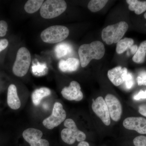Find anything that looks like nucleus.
Wrapping results in <instances>:
<instances>
[{"label":"nucleus","instance_id":"obj_1","mask_svg":"<svg viewBox=\"0 0 146 146\" xmlns=\"http://www.w3.org/2000/svg\"><path fill=\"white\" fill-rule=\"evenodd\" d=\"M105 52L104 45L100 41H94L89 44L81 45L78 49V54L82 67H86L93 59H101Z\"/></svg>","mask_w":146,"mask_h":146},{"label":"nucleus","instance_id":"obj_2","mask_svg":"<svg viewBox=\"0 0 146 146\" xmlns=\"http://www.w3.org/2000/svg\"><path fill=\"white\" fill-rule=\"evenodd\" d=\"M128 28V25L125 21L108 26L102 31V39L108 45L117 43L127 31Z\"/></svg>","mask_w":146,"mask_h":146},{"label":"nucleus","instance_id":"obj_3","mask_svg":"<svg viewBox=\"0 0 146 146\" xmlns=\"http://www.w3.org/2000/svg\"><path fill=\"white\" fill-rule=\"evenodd\" d=\"M64 125L66 128L61 132V139L63 142L71 145L74 143L76 141L79 143L85 141L86 134L78 129L74 120L66 119L64 121Z\"/></svg>","mask_w":146,"mask_h":146},{"label":"nucleus","instance_id":"obj_4","mask_svg":"<svg viewBox=\"0 0 146 146\" xmlns=\"http://www.w3.org/2000/svg\"><path fill=\"white\" fill-rule=\"evenodd\" d=\"M67 5L63 0H47L40 8V14L42 18L52 19L60 16L66 10Z\"/></svg>","mask_w":146,"mask_h":146},{"label":"nucleus","instance_id":"obj_5","mask_svg":"<svg viewBox=\"0 0 146 146\" xmlns=\"http://www.w3.org/2000/svg\"><path fill=\"white\" fill-rule=\"evenodd\" d=\"M70 31L67 27L54 25L49 27L42 32L41 37L42 41L48 44H56L65 40L69 35Z\"/></svg>","mask_w":146,"mask_h":146},{"label":"nucleus","instance_id":"obj_6","mask_svg":"<svg viewBox=\"0 0 146 146\" xmlns=\"http://www.w3.org/2000/svg\"><path fill=\"white\" fill-rule=\"evenodd\" d=\"M31 60V55L29 50L25 47L20 48L17 52L13 65V74L18 77L25 75L28 71Z\"/></svg>","mask_w":146,"mask_h":146},{"label":"nucleus","instance_id":"obj_7","mask_svg":"<svg viewBox=\"0 0 146 146\" xmlns=\"http://www.w3.org/2000/svg\"><path fill=\"white\" fill-rule=\"evenodd\" d=\"M67 114L63 105L59 102H56L54 106L52 113L43 121L44 126L48 129H52L60 125L65 121Z\"/></svg>","mask_w":146,"mask_h":146},{"label":"nucleus","instance_id":"obj_8","mask_svg":"<svg viewBox=\"0 0 146 146\" xmlns=\"http://www.w3.org/2000/svg\"><path fill=\"white\" fill-rule=\"evenodd\" d=\"M92 109L95 114L101 120L105 125L109 126L111 123L110 115L107 105L104 98L98 97L92 104Z\"/></svg>","mask_w":146,"mask_h":146},{"label":"nucleus","instance_id":"obj_9","mask_svg":"<svg viewBox=\"0 0 146 146\" xmlns=\"http://www.w3.org/2000/svg\"><path fill=\"white\" fill-rule=\"evenodd\" d=\"M109 110L110 118L115 122H118L121 117L122 106L119 100L112 94H108L104 99Z\"/></svg>","mask_w":146,"mask_h":146},{"label":"nucleus","instance_id":"obj_10","mask_svg":"<svg viewBox=\"0 0 146 146\" xmlns=\"http://www.w3.org/2000/svg\"><path fill=\"white\" fill-rule=\"evenodd\" d=\"M42 136L41 130L33 128L27 129L23 133L24 139L31 146H50L48 141L42 139Z\"/></svg>","mask_w":146,"mask_h":146},{"label":"nucleus","instance_id":"obj_11","mask_svg":"<svg viewBox=\"0 0 146 146\" xmlns=\"http://www.w3.org/2000/svg\"><path fill=\"white\" fill-rule=\"evenodd\" d=\"M124 127L141 134H146V119L143 117H128L123 122Z\"/></svg>","mask_w":146,"mask_h":146},{"label":"nucleus","instance_id":"obj_12","mask_svg":"<svg viewBox=\"0 0 146 146\" xmlns=\"http://www.w3.org/2000/svg\"><path fill=\"white\" fill-rule=\"evenodd\" d=\"M61 94L64 98L69 101H80L83 98L80 85L76 81L71 82L69 86L64 87Z\"/></svg>","mask_w":146,"mask_h":146},{"label":"nucleus","instance_id":"obj_13","mask_svg":"<svg viewBox=\"0 0 146 146\" xmlns=\"http://www.w3.org/2000/svg\"><path fill=\"white\" fill-rule=\"evenodd\" d=\"M127 73V68L117 66L108 70L107 76L109 80L114 85L119 86L124 82Z\"/></svg>","mask_w":146,"mask_h":146},{"label":"nucleus","instance_id":"obj_14","mask_svg":"<svg viewBox=\"0 0 146 146\" xmlns=\"http://www.w3.org/2000/svg\"><path fill=\"white\" fill-rule=\"evenodd\" d=\"M7 102L9 106L12 109L17 110L21 107V101L17 94V88L14 84H11L9 86Z\"/></svg>","mask_w":146,"mask_h":146},{"label":"nucleus","instance_id":"obj_15","mask_svg":"<svg viewBox=\"0 0 146 146\" xmlns=\"http://www.w3.org/2000/svg\"><path fill=\"white\" fill-rule=\"evenodd\" d=\"M80 61L75 58H70L66 60H62L58 63V68L63 72H71L78 69Z\"/></svg>","mask_w":146,"mask_h":146},{"label":"nucleus","instance_id":"obj_16","mask_svg":"<svg viewBox=\"0 0 146 146\" xmlns=\"http://www.w3.org/2000/svg\"><path fill=\"white\" fill-rule=\"evenodd\" d=\"M51 91L46 87H42L35 90L32 94V99L33 103L36 106L39 105L41 100L44 97L50 96Z\"/></svg>","mask_w":146,"mask_h":146},{"label":"nucleus","instance_id":"obj_17","mask_svg":"<svg viewBox=\"0 0 146 146\" xmlns=\"http://www.w3.org/2000/svg\"><path fill=\"white\" fill-rule=\"evenodd\" d=\"M129 9L134 11L137 15H140L146 11V1H141L138 0H127Z\"/></svg>","mask_w":146,"mask_h":146},{"label":"nucleus","instance_id":"obj_18","mask_svg":"<svg viewBox=\"0 0 146 146\" xmlns=\"http://www.w3.org/2000/svg\"><path fill=\"white\" fill-rule=\"evenodd\" d=\"M72 50V48L70 45L66 43H61L56 46L54 52L56 56L58 58L71 53Z\"/></svg>","mask_w":146,"mask_h":146},{"label":"nucleus","instance_id":"obj_19","mask_svg":"<svg viewBox=\"0 0 146 146\" xmlns=\"http://www.w3.org/2000/svg\"><path fill=\"white\" fill-rule=\"evenodd\" d=\"M146 55V40L140 44L137 52L132 58V60L135 63H143L145 60Z\"/></svg>","mask_w":146,"mask_h":146},{"label":"nucleus","instance_id":"obj_20","mask_svg":"<svg viewBox=\"0 0 146 146\" xmlns=\"http://www.w3.org/2000/svg\"><path fill=\"white\" fill-rule=\"evenodd\" d=\"M43 0H29L25 5V10L29 13H33L41 8L44 3Z\"/></svg>","mask_w":146,"mask_h":146},{"label":"nucleus","instance_id":"obj_21","mask_svg":"<svg viewBox=\"0 0 146 146\" xmlns=\"http://www.w3.org/2000/svg\"><path fill=\"white\" fill-rule=\"evenodd\" d=\"M134 41L133 39L129 38H125L121 39L117 43L116 47V52L119 54H121L125 52L128 48H130L133 46Z\"/></svg>","mask_w":146,"mask_h":146},{"label":"nucleus","instance_id":"obj_22","mask_svg":"<svg viewBox=\"0 0 146 146\" xmlns=\"http://www.w3.org/2000/svg\"><path fill=\"white\" fill-rule=\"evenodd\" d=\"M108 1L107 0H92L88 3V9L93 12L99 11L105 6Z\"/></svg>","mask_w":146,"mask_h":146},{"label":"nucleus","instance_id":"obj_23","mask_svg":"<svg viewBox=\"0 0 146 146\" xmlns=\"http://www.w3.org/2000/svg\"><path fill=\"white\" fill-rule=\"evenodd\" d=\"M133 143L135 146H146V136H137L133 139Z\"/></svg>","mask_w":146,"mask_h":146},{"label":"nucleus","instance_id":"obj_24","mask_svg":"<svg viewBox=\"0 0 146 146\" xmlns=\"http://www.w3.org/2000/svg\"><path fill=\"white\" fill-rule=\"evenodd\" d=\"M125 85L126 88L127 89H130L133 87L134 84V80L133 76L130 73H128L125 80Z\"/></svg>","mask_w":146,"mask_h":146},{"label":"nucleus","instance_id":"obj_25","mask_svg":"<svg viewBox=\"0 0 146 146\" xmlns=\"http://www.w3.org/2000/svg\"><path fill=\"white\" fill-rule=\"evenodd\" d=\"M137 80L138 85L146 86V71H142L139 74Z\"/></svg>","mask_w":146,"mask_h":146},{"label":"nucleus","instance_id":"obj_26","mask_svg":"<svg viewBox=\"0 0 146 146\" xmlns=\"http://www.w3.org/2000/svg\"><path fill=\"white\" fill-rule=\"evenodd\" d=\"M8 29V25L5 21H0V36H5Z\"/></svg>","mask_w":146,"mask_h":146},{"label":"nucleus","instance_id":"obj_27","mask_svg":"<svg viewBox=\"0 0 146 146\" xmlns=\"http://www.w3.org/2000/svg\"><path fill=\"white\" fill-rule=\"evenodd\" d=\"M133 100H135L146 99V90L144 91L141 90L138 94L135 95L133 97Z\"/></svg>","mask_w":146,"mask_h":146},{"label":"nucleus","instance_id":"obj_28","mask_svg":"<svg viewBox=\"0 0 146 146\" xmlns=\"http://www.w3.org/2000/svg\"><path fill=\"white\" fill-rule=\"evenodd\" d=\"M9 42L8 40L6 39L0 40V52L6 48L8 46Z\"/></svg>","mask_w":146,"mask_h":146},{"label":"nucleus","instance_id":"obj_29","mask_svg":"<svg viewBox=\"0 0 146 146\" xmlns=\"http://www.w3.org/2000/svg\"><path fill=\"white\" fill-rule=\"evenodd\" d=\"M45 67L46 66L42 65H38V66L33 67V73H37L38 74L39 73H44V71H42V70H45Z\"/></svg>","mask_w":146,"mask_h":146},{"label":"nucleus","instance_id":"obj_30","mask_svg":"<svg viewBox=\"0 0 146 146\" xmlns=\"http://www.w3.org/2000/svg\"><path fill=\"white\" fill-rule=\"evenodd\" d=\"M138 112L144 117H146V105H142L139 107Z\"/></svg>","mask_w":146,"mask_h":146},{"label":"nucleus","instance_id":"obj_31","mask_svg":"<svg viewBox=\"0 0 146 146\" xmlns=\"http://www.w3.org/2000/svg\"><path fill=\"white\" fill-rule=\"evenodd\" d=\"M131 52L132 54H135L138 50V47L136 45H133L130 48Z\"/></svg>","mask_w":146,"mask_h":146},{"label":"nucleus","instance_id":"obj_32","mask_svg":"<svg viewBox=\"0 0 146 146\" xmlns=\"http://www.w3.org/2000/svg\"><path fill=\"white\" fill-rule=\"evenodd\" d=\"M77 146H90V145L88 142L84 141L80 142Z\"/></svg>","mask_w":146,"mask_h":146},{"label":"nucleus","instance_id":"obj_33","mask_svg":"<svg viewBox=\"0 0 146 146\" xmlns=\"http://www.w3.org/2000/svg\"><path fill=\"white\" fill-rule=\"evenodd\" d=\"M144 18H145V19H146V12L145 13V14H144Z\"/></svg>","mask_w":146,"mask_h":146}]
</instances>
